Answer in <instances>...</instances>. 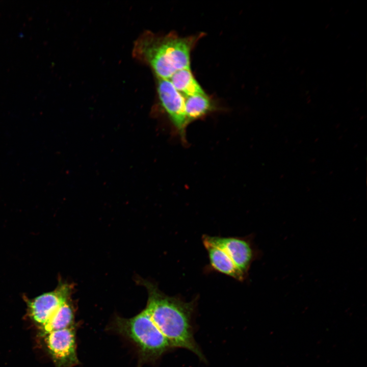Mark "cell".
Returning a JSON list of instances; mask_svg holds the SVG:
<instances>
[{"label":"cell","instance_id":"cell-1","mask_svg":"<svg viewBox=\"0 0 367 367\" xmlns=\"http://www.w3.org/2000/svg\"><path fill=\"white\" fill-rule=\"evenodd\" d=\"M138 281L148 292L145 309L172 348L187 349L204 361V356L194 337L192 318L194 302L168 296L148 280L138 279Z\"/></svg>","mask_w":367,"mask_h":367},{"label":"cell","instance_id":"cell-2","mask_svg":"<svg viewBox=\"0 0 367 367\" xmlns=\"http://www.w3.org/2000/svg\"><path fill=\"white\" fill-rule=\"evenodd\" d=\"M201 34L180 37L175 33H143L135 41L134 57L150 65L158 78L169 79L177 70L190 68V54Z\"/></svg>","mask_w":367,"mask_h":367},{"label":"cell","instance_id":"cell-3","mask_svg":"<svg viewBox=\"0 0 367 367\" xmlns=\"http://www.w3.org/2000/svg\"><path fill=\"white\" fill-rule=\"evenodd\" d=\"M115 326L136 344L143 360H154L172 348L145 309L131 318L117 317Z\"/></svg>","mask_w":367,"mask_h":367},{"label":"cell","instance_id":"cell-4","mask_svg":"<svg viewBox=\"0 0 367 367\" xmlns=\"http://www.w3.org/2000/svg\"><path fill=\"white\" fill-rule=\"evenodd\" d=\"M73 285L60 280L53 291L29 299L23 297L27 305V315L38 328L41 329L58 308L70 299Z\"/></svg>","mask_w":367,"mask_h":367},{"label":"cell","instance_id":"cell-5","mask_svg":"<svg viewBox=\"0 0 367 367\" xmlns=\"http://www.w3.org/2000/svg\"><path fill=\"white\" fill-rule=\"evenodd\" d=\"M39 337L56 367H72L78 364L73 327L52 331Z\"/></svg>","mask_w":367,"mask_h":367},{"label":"cell","instance_id":"cell-6","mask_svg":"<svg viewBox=\"0 0 367 367\" xmlns=\"http://www.w3.org/2000/svg\"><path fill=\"white\" fill-rule=\"evenodd\" d=\"M157 90L160 103L181 140L186 141L189 125L185 108V97L174 87L168 79L158 78Z\"/></svg>","mask_w":367,"mask_h":367},{"label":"cell","instance_id":"cell-7","mask_svg":"<svg viewBox=\"0 0 367 367\" xmlns=\"http://www.w3.org/2000/svg\"><path fill=\"white\" fill-rule=\"evenodd\" d=\"M202 240L223 250L246 276L252 263L257 258L260 254L249 238L204 235Z\"/></svg>","mask_w":367,"mask_h":367},{"label":"cell","instance_id":"cell-8","mask_svg":"<svg viewBox=\"0 0 367 367\" xmlns=\"http://www.w3.org/2000/svg\"><path fill=\"white\" fill-rule=\"evenodd\" d=\"M202 242L213 269L238 281L244 280L246 276L223 250L206 241L202 240Z\"/></svg>","mask_w":367,"mask_h":367},{"label":"cell","instance_id":"cell-9","mask_svg":"<svg viewBox=\"0 0 367 367\" xmlns=\"http://www.w3.org/2000/svg\"><path fill=\"white\" fill-rule=\"evenodd\" d=\"M74 310L70 299L63 303L39 330L40 336L50 331L73 327Z\"/></svg>","mask_w":367,"mask_h":367},{"label":"cell","instance_id":"cell-10","mask_svg":"<svg viewBox=\"0 0 367 367\" xmlns=\"http://www.w3.org/2000/svg\"><path fill=\"white\" fill-rule=\"evenodd\" d=\"M185 108L188 124L205 116L215 110V106L206 94L185 97Z\"/></svg>","mask_w":367,"mask_h":367},{"label":"cell","instance_id":"cell-11","mask_svg":"<svg viewBox=\"0 0 367 367\" xmlns=\"http://www.w3.org/2000/svg\"><path fill=\"white\" fill-rule=\"evenodd\" d=\"M169 80L184 97L206 94L193 76L191 68L176 71Z\"/></svg>","mask_w":367,"mask_h":367}]
</instances>
